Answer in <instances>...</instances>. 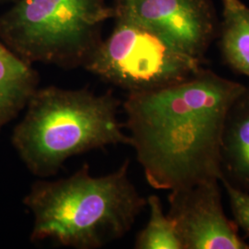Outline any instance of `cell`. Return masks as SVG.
I'll return each mask as SVG.
<instances>
[{
  "label": "cell",
  "instance_id": "obj_1",
  "mask_svg": "<svg viewBox=\"0 0 249 249\" xmlns=\"http://www.w3.org/2000/svg\"><path fill=\"white\" fill-rule=\"evenodd\" d=\"M246 88L200 71L164 88L127 94L124 128L152 188L172 191L223 178V127Z\"/></svg>",
  "mask_w": 249,
  "mask_h": 249
},
{
  "label": "cell",
  "instance_id": "obj_2",
  "mask_svg": "<svg viewBox=\"0 0 249 249\" xmlns=\"http://www.w3.org/2000/svg\"><path fill=\"white\" fill-rule=\"evenodd\" d=\"M128 171L125 160L112 173L92 176L84 163L68 178L36 181L22 200L33 216L31 240L97 249L124 237L147 208Z\"/></svg>",
  "mask_w": 249,
  "mask_h": 249
},
{
  "label": "cell",
  "instance_id": "obj_3",
  "mask_svg": "<svg viewBox=\"0 0 249 249\" xmlns=\"http://www.w3.org/2000/svg\"><path fill=\"white\" fill-rule=\"evenodd\" d=\"M112 93L87 89L37 88L11 134V145L31 174L54 176L76 155L129 145Z\"/></svg>",
  "mask_w": 249,
  "mask_h": 249
},
{
  "label": "cell",
  "instance_id": "obj_4",
  "mask_svg": "<svg viewBox=\"0 0 249 249\" xmlns=\"http://www.w3.org/2000/svg\"><path fill=\"white\" fill-rule=\"evenodd\" d=\"M114 17L107 0H15L0 15V41L31 65L83 66Z\"/></svg>",
  "mask_w": 249,
  "mask_h": 249
},
{
  "label": "cell",
  "instance_id": "obj_5",
  "mask_svg": "<svg viewBox=\"0 0 249 249\" xmlns=\"http://www.w3.org/2000/svg\"><path fill=\"white\" fill-rule=\"evenodd\" d=\"M200 59L140 23L116 18L83 67L102 80L130 92L164 88L200 71Z\"/></svg>",
  "mask_w": 249,
  "mask_h": 249
},
{
  "label": "cell",
  "instance_id": "obj_6",
  "mask_svg": "<svg viewBox=\"0 0 249 249\" xmlns=\"http://www.w3.org/2000/svg\"><path fill=\"white\" fill-rule=\"evenodd\" d=\"M220 180L170 191L168 215L183 249H249L223 210Z\"/></svg>",
  "mask_w": 249,
  "mask_h": 249
},
{
  "label": "cell",
  "instance_id": "obj_7",
  "mask_svg": "<svg viewBox=\"0 0 249 249\" xmlns=\"http://www.w3.org/2000/svg\"><path fill=\"white\" fill-rule=\"evenodd\" d=\"M115 18L148 27L200 59L213 33L206 0H116Z\"/></svg>",
  "mask_w": 249,
  "mask_h": 249
},
{
  "label": "cell",
  "instance_id": "obj_8",
  "mask_svg": "<svg viewBox=\"0 0 249 249\" xmlns=\"http://www.w3.org/2000/svg\"><path fill=\"white\" fill-rule=\"evenodd\" d=\"M223 177L249 193V88L232 104L222 139Z\"/></svg>",
  "mask_w": 249,
  "mask_h": 249
},
{
  "label": "cell",
  "instance_id": "obj_9",
  "mask_svg": "<svg viewBox=\"0 0 249 249\" xmlns=\"http://www.w3.org/2000/svg\"><path fill=\"white\" fill-rule=\"evenodd\" d=\"M38 88L33 68L0 41V132L16 119Z\"/></svg>",
  "mask_w": 249,
  "mask_h": 249
},
{
  "label": "cell",
  "instance_id": "obj_10",
  "mask_svg": "<svg viewBox=\"0 0 249 249\" xmlns=\"http://www.w3.org/2000/svg\"><path fill=\"white\" fill-rule=\"evenodd\" d=\"M222 50L226 61L249 78V8L240 0H223Z\"/></svg>",
  "mask_w": 249,
  "mask_h": 249
},
{
  "label": "cell",
  "instance_id": "obj_11",
  "mask_svg": "<svg viewBox=\"0 0 249 249\" xmlns=\"http://www.w3.org/2000/svg\"><path fill=\"white\" fill-rule=\"evenodd\" d=\"M147 208L150 211L149 221L138 233L135 249H183L176 223L164 213L160 197L148 196Z\"/></svg>",
  "mask_w": 249,
  "mask_h": 249
},
{
  "label": "cell",
  "instance_id": "obj_12",
  "mask_svg": "<svg viewBox=\"0 0 249 249\" xmlns=\"http://www.w3.org/2000/svg\"><path fill=\"white\" fill-rule=\"evenodd\" d=\"M220 182L229 197L233 222L249 238V193L232 186L224 177Z\"/></svg>",
  "mask_w": 249,
  "mask_h": 249
},
{
  "label": "cell",
  "instance_id": "obj_13",
  "mask_svg": "<svg viewBox=\"0 0 249 249\" xmlns=\"http://www.w3.org/2000/svg\"><path fill=\"white\" fill-rule=\"evenodd\" d=\"M15 0H0V5L6 4V3H9V2H14Z\"/></svg>",
  "mask_w": 249,
  "mask_h": 249
}]
</instances>
